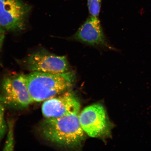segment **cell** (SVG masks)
Masks as SVG:
<instances>
[{"instance_id":"1","label":"cell","mask_w":151,"mask_h":151,"mask_svg":"<svg viewBox=\"0 0 151 151\" xmlns=\"http://www.w3.org/2000/svg\"><path fill=\"white\" fill-rule=\"evenodd\" d=\"M74 112L57 118H45L39 124L40 134L45 140L69 148L82 146L85 132L81 127L79 115Z\"/></svg>"},{"instance_id":"4","label":"cell","mask_w":151,"mask_h":151,"mask_svg":"<svg viewBox=\"0 0 151 151\" xmlns=\"http://www.w3.org/2000/svg\"><path fill=\"white\" fill-rule=\"evenodd\" d=\"M79 118L81 127L88 136L101 138L111 135L112 124L101 104L86 107L79 114Z\"/></svg>"},{"instance_id":"12","label":"cell","mask_w":151,"mask_h":151,"mask_svg":"<svg viewBox=\"0 0 151 151\" xmlns=\"http://www.w3.org/2000/svg\"><path fill=\"white\" fill-rule=\"evenodd\" d=\"M5 30L0 26V52L2 47L5 38Z\"/></svg>"},{"instance_id":"3","label":"cell","mask_w":151,"mask_h":151,"mask_svg":"<svg viewBox=\"0 0 151 151\" xmlns=\"http://www.w3.org/2000/svg\"><path fill=\"white\" fill-rule=\"evenodd\" d=\"M0 101L4 105L16 109L27 107L34 103L26 82V75L8 76L3 79Z\"/></svg>"},{"instance_id":"2","label":"cell","mask_w":151,"mask_h":151,"mask_svg":"<svg viewBox=\"0 0 151 151\" xmlns=\"http://www.w3.org/2000/svg\"><path fill=\"white\" fill-rule=\"evenodd\" d=\"M73 71L58 74L33 72L26 75L28 91L34 102H40L65 92L73 84Z\"/></svg>"},{"instance_id":"10","label":"cell","mask_w":151,"mask_h":151,"mask_svg":"<svg viewBox=\"0 0 151 151\" xmlns=\"http://www.w3.org/2000/svg\"><path fill=\"white\" fill-rule=\"evenodd\" d=\"M101 0H88V6L91 16L98 17L101 11Z\"/></svg>"},{"instance_id":"11","label":"cell","mask_w":151,"mask_h":151,"mask_svg":"<svg viewBox=\"0 0 151 151\" xmlns=\"http://www.w3.org/2000/svg\"><path fill=\"white\" fill-rule=\"evenodd\" d=\"M4 105L0 101V142L7 131L8 126L5 120Z\"/></svg>"},{"instance_id":"8","label":"cell","mask_w":151,"mask_h":151,"mask_svg":"<svg viewBox=\"0 0 151 151\" xmlns=\"http://www.w3.org/2000/svg\"><path fill=\"white\" fill-rule=\"evenodd\" d=\"M70 39L90 46L110 47L106 39L100 20L96 17L90 16Z\"/></svg>"},{"instance_id":"5","label":"cell","mask_w":151,"mask_h":151,"mask_svg":"<svg viewBox=\"0 0 151 151\" xmlns=\"http://www.w3.org/2000/svg\"><path fill=\"white\" fill-rule=\"evenodd\" d=\"M23 65L32 72L58 74L67 72L70 69L66 56L56 55L42 50L30 55L24 60Z\"/></svg>"},{"instance_id":"7","label":"cell","mask_w":151,"mask_h":151,"mask_svg":"<svg viewBox=\"0 0 151 151\" xmlns=\"http://www.w3.org/2000/svg\"><path fill=\"white\" fill-rule=\"evenodd\" d=\"M80 104L70 92H66L44 101L42 112L45 118H57L71 113L80 112Z\"/></svg>"},{"instance_id":"9","label":"cell","mask_w":151,"mask_h":151,"mask_svg":"<svg viewBox=\"0 0 151 151\" xmlns=\"http://www.w3.org/2000/svg\"><path fill=\"white\" fill-rule=\"evenodd\" d=\"M8 131L4 151L14 150V123L10 122L8 123Z\"/></svg>"},{"instance_id":"6","label":"cell","mask_w":151,"mask_h":151,"mask_svg":"<svg viewBox=\"0 0 151 151\" xmlns=\"http://www.w3.org/2000/svg\"><path fill=\"white\" fill-rule=\"evenodd\" d=\"M30 9L21 0H0V26L9 31H22Z\"/></svg>"}]
</instances>
